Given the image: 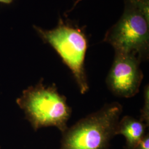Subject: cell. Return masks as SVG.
I'll use <instances>...</instances> for the list:
<instances>
[{
    "label": "cell",
    "mask_w": 149,
    "mask_h": 149,
    "mask_svg": "<svg viewBox=\"0 0 149 149\" xmlns=\"http://www.w3.org/2000/svg\"><path fill=\"white\" fill-rule=\"evenodd\" d=\"M17 103L35 130L55 127L63 133L69 128L67 124L72 110L66 97L59 93L55 84L46 86L41 80L24 91Z\"/></svg>",
    "instance_id": "obj_3"
},
{
    "label": "cell",
    "mask_w": 149,
    "mask_h": 149,
    "mask_svg": "<svg viewBox=\"0 0 149 149\" xmlns=\"http://www.w3.org/2000/svg\"><path fill=\"white\" fill-rule=\"evenodd\" d=\"M134 149H149V134H146Z\"/></svg>",
    "instance_id": "obj_8"
},
{
    "label": "cell",
    "mask_w": 149,
    "mask_h": 149,
    "mask_svg": "<svg viewBox=\"0 0 149 149\" xmlns=\"http://www.w3.org/2000/svg\"><path fill=\"white\" fill-rule=\"evenodd\" d=\"M13 0H0V3L8 5L11 3L13 2Z\"/></svg>",
    "instance_id": "obj_9"
},
{
    "label": "cell",
    "mask_w": 149,
    "mask_h": 149,
    "mask_svg": "<svg viewBox=\"0 0 149 149\" xmlns=\"http://www.w3.org/2000/svg\"><path fill=\"white\" fill-rule=\"evenodd\" d=\"M45 43L59 54L63 63L71 70L80 92L85 94L89 86L85 69L87 40L81 29L65 24L62 21L51 30L34 27Z\"/></svg>",
    "instance_id": "obj_4"
},
{
    "label": "cell",
    "mask_w": 149,
    "mask_h": 149,
    "mask_svg": "<svg viewBox=\"0 0 149 149\" xmlns=\"http://www.w3.org/2000/svg\"><path fill=\"white\" fill-rule=\"evenodd\" d=\"M147 126L135 118L126 116L119 119L116 130L117 135H122L126 140V149H134L146 134Z\"/></svg>",
    "instance_id": "obj_6"
},
{
    "label": "cell",
    "mask_w": 149,
    "mask_h": 149,
    "mask_svg": "<svg viewBox=\"0 0 149 149\" xmlns=\"http://www.w3.org/2000/svg\"><path fill=\"white\" fill-rule=\"evenodd\" d=\"M104 41L115 53L130 54L141 61L149 57V3L125 0L122 15L107 32Z\"/></svg>",
    "instance_id": "obj_2"
},
{
    "label": "cell",
    "mask_w": 149,
    "mask_h": 149,
    "mask_svg": "<svg viewBox=\"0 0 149 149\" xmlns=\"http://www.w3.org/2000/svg\"><path fill=\"white\" fill-rule=\"evenodd\" d=\"M141 61L133 54L115 53L106 79L107 86L113 94L129 98L138 93L144 77Z\"/></svg>",
    "instance_id": "obj_5"
},
{
    "label": "cell",
    "mask_w": 149,
    "mask_h": 149,
    "mask_svg": "<svg viewBox=\"0 0 149 149\" xmlns=\"http://www.w3.org/2000/svg\"><path fill=\"white\" fill-rule=\"evenodd\" d=\"M122 112L117 102L105 104L62 133L59 149H108Z\"/></svg>",
    "instance_id": "obj_1"
},
{
    "label": "cell",
    "mask_w": 149,
    "mask_h": 149,
    "mask_svg": "<svg viewBox=\"0 0 149 149\" xmlns=\"http://www.w3.org/2000/svg\"><path fill=\"white\" fill-rule=\"evenodd\" d=\"M144 103L139 120L144 123L145 125L149 127V86L146 85L144 90Z\"/></svg>",
    "instance_id": "obj_7"
},
{
    "label": "cell",
    "mask_w": 149,
    "mask_h": 149,
    "mask_svg": "<svg viewBox=\"0 0 149 149\" xmlns=\"http://www.w3.org/2000/svg\"><path fill=\"white\" fill-rule=\"evenodd\" d=\"M141 1L145 2H149V0H141Z\"/></svg>",
    "instance_id": "obj_10"
}]
</instances>
